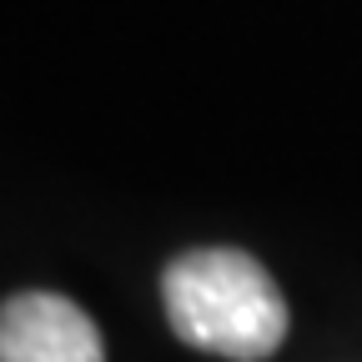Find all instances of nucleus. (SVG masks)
<instances>
[{"instance_id": "f03ea898", "label": "nucleus", "mask_w": 362, "mask_h": 362, "mask_svg": "<svg viewBox=\"0 0 362 362\" xmlns=\"http://www.w3.org/2000/svg\"><path fill=\"white\" fill-rule=\"evenodd\" d=\"M0 362H106V347L71 297L21 292L0 307Z\"/></svg>"}, {"instance_id": "f257e3e1", "label": "nucleus", "mask_w": 362, "mask_h": 362, "mask_svg": "<svg viewBox=\"0 0 362 362\" xmlns=\"http://www.w3.org/2000/svg\"><path fill=\"white\" fill-rule=\"evenodd\" d=\"M166 317L181 342L202 352L232 357V362H262L287 337V302L267 267L232 247L187 252L161 277Z\"/></svg>"}]
</instances>
